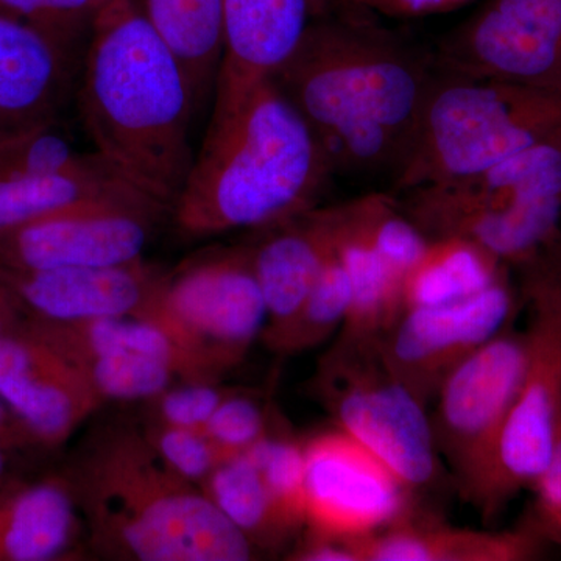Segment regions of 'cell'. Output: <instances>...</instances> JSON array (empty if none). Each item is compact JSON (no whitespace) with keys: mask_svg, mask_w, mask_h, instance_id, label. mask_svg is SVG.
Masks as SVG:
<instances>
[{"mask_svg":"<svg viewBox=\"0 0 561 561\" xmlns=\"http://www.w3.org/2000/svg\"><path fill=\"white\" fill-rule=\"evenodd\" d=\"M438 76L411 44L348 16L313 20L273 77L334 175L397 179Z\"/></svg>","mask_w":561,"mask_h":561,"instance_id":"obj_1","label":"cell"},{"mask_svg":"<svg viewBox=\"0 0 561 561\" xmlns=\"http://www.w3.org/2000/svg\"><path fill=\"white\" fill-rule=\"evenodd\" d=\"M77 102L94 153L172 209L194 162L197 110L180 62L138 0H106L95 13Z\"/></svg>","mask_w":561,"mask_h":561,"instance_id":"obj_2","label":"cell"},{"mask_svg":"<svg viewBox=\"0 0 561 561\" xmlns=\"http://www.w3.org/2000/svg\"><path fill=\"white\" fill-rule=\"evenodd\" d=\"M332 176L309 125L265 80L230 108L213 111L171 213L187 238L264 230L317 208Z\"/></svg>","mask_w":561,"mask_h":561,"instance_id":"obj_3","label":"cell"},{"mask_svg":"<svg viewBox=\"0 0 561 561\" xmlns=\"http://www.w3.org/2000/svg\"><path fill=\"white\" fill-rule=\"evenodd\" d=\"M88 541L125 561H247L254 546L203 490L158 456L142 431L111 427L69 472Z\"/></svg>","mask_w":561,"mask_h":561,"instance_id":"obj_4","label":"cell"},{"mask_svg":"<svg viewBox=\"0 0 561 561\" xmlns=\"http://www.w3.org/2000/svg\"><path fill=\"white\" fill-rule=\"evenodd\" d=\"M402 195L427 238L468 239L523 267L561 241V130L478 175Z\"/></svg>","mask_w":561,"mask_h":561,"instance_id":"obj_5","label":"cell"},{"mask_svg":"<svg viewBox=\"0 0 561 561\" xmlns=\"http://www.w3.org/2000/svg\"><path fill=\"white\" fill-rule=\"evenodd\" d=\"M561 130V95L505 81L438 76L400 192L478 175Z\"/></svg>","mask_w":561,"mask_h":561,"instance_id":"obj_6","label":"cell"},{"mask_svg":"<svg viewBox=\"0 0 561 561\" xmlns=\"http://www.w3.org/2000/svg\"><path fill=\"white\" fill-rule=\"evenodd\" d=\"M529 306L526 370L505 421L489 485L478 511L493 519L531 489L551 457L561 411V241L516 268Z\"/></svg>","mask_w":561,"mask_h":561,"instance_id":"obj_7","label":"cell"},{"mask_svg":"<svg viewBox=\"0 0 561 561\" xmlns=\"http://www.w3.org/2000/svg\"><path fill=\"white\" fill-rule=\"evenodd\" d=\"M139 316L168 331L206 381L238 367L267 324L250 247L219 249L162 273Z\"/></svg>","mask_w":561,"mask_h":561,"instance_id":"obj_8","label":"cell"},{"mask_svg":"<svg viewBox=\"0 0 561 561\" xmlns=\"http://www.w3.org/2000/svg\"><path fill=\"white\" fill-rule=\"evenodd\" d=\"M313 390L337 430L416 493L438 481L440 454L426 404L389 370L378 342L337 339L321 357Z\"/></svg>","mask_w":561,"mask_h":561,"instance_id":"obj_9","label":"cell"},{"mask_svg":"<svg viewBox=\"0 0 561 561\" xmlns=\"http://www.w3.org/2000/svg\"><path fill=\"white\" fill-rule=\"evenodd\" d=\"M526 362L524 334L504 330L457 365L435 393V445L472 507L489 485Z\"/></svg>","mask_w":561,"mask_h":561,"instance_id":"obj_10","label":"cell"},{"mask_svg":"<svg viewBox=\"0 0 561 561\" xmlns=\"http://www.w3.org/2000/svg\"><path fill=\"white\" fill-rule=\"evenodd\" d=\"M168 206L139 191L70 206L0 234L13 268L119 267L142 261Z\"/></svg>","mask_w":561,"mask_h":561,"instance_id":"obj_11","label":"cell"},{"mask_svg":"<svg viewBox=\"0 0 561 561\" xmlns=\"http://www.w3.org/2000/svg\"><path fill=\"white\" fill-rule=\"evenodd\" d=\"M438 65L561 95V0H490L446 36Z\"/></svg>","mask_w":561,"mask_h":561,"instance_id":"obj_12","label":"cell"},{"mask_svg":"<svg viewBox=\"0 0 561 561\" xmlns=\"http://www.w3.org/2000/svg\"><path fill=\"white\" fill-rule=\"evenodd\" d=\"M305 453L308 534L351 540L416 513L415 493L345 432H321Z\"/></svg>","mask_w":561,"mask_h":561,"instance_id":"obj_13","label":"cell"},{"mask_svg":"<svg viewBox=\"0 0 561 561\" xmlns=\"http://www.w3.org/2000/svg\"><path fill=\"white\" fill-rule=\"evenodd\" d=\"M516 306L518 295L505 276L465 300L405 309L378 350L389 370L426 404L457 365L507 330Z\"/></svg>","mask_w":561,"mask_h":561,"instance_id":"obj_14","label":"cell"},{"mask_svg":"<svg viewBox=\"0 0 561 561\" xmlns=\"http://www.w3.org/2000/svg\"><path fill=\"white\" fill-rule=\"evenodd\" d=\"M0 398L33 446L69 440L103 404L80 368L25 327L0 337Z\"/></svg>","mask_w":561,"mask_h":561,"instance_id":"obj_15","label":"cell"},{"mask_svg":"<svg viewBox=\"0 0 561 561\" xmlns=\"http://www.w3.org/2000/svg\"><path fill=\"white\" fill-rule=\"evenodd\" d=\"M161 275L144 260L119 267L33 271L0 264V286L20 301L25 317L54 323L140 313Z\"/></svg>","mask_w":561,"mask_h":561,"instance_id":"obj_16","label":"cell"},{"mask_svg":"<svg viewBox=\"0 0 561 561\" xmlns=\"http://www.w3.org/2000/svg\"><path fill=\"white\" fill-rule=\"evenodd\" d=\"M328 0H224L225 49L214 110L230 108L275 77Z\"/></svg>","mask_w":561,"mask_h":561,"instance_id":"obj_17","label":"cell"},{"mask_svg":"<svg viewBox=\"0 0 561 561\" xmlns=\"http://www.w3.org/2000/svg\"><path fill=\"white\" fill-rule=\"evenodd\" d=\"M264 231L250 254L267 309L261 341L271 346L300 312L334 249L331 208H313Z\"/></svg>","mask_w":561,"mask_h":561,"instance_id":"obj_18","label":"cell"},{"mask_svg":"<svg viewBox=\"0 0 561 561\" xmlns=\"http://www.w3.org/2000/svg\"><path fill=\"white\" fill-rule=\"evenodd\" d=\"M72 88V50L0 10V133L57 122Z\"/></svg>","mask_w":561,"mask_h":561,"instance_id":"obj_19","label":"cell"},{"mask_svg":"<svg viewBox=\"0 0 561 561\" xmlns=\"http://www.w3.org/2000/svg\"><path fill=\"white\" fill-rule=\"evenodd\" d=\"M548 542L530 518L513 530H474L419 513L348 540L357 561H529L540 559Z\"/></svg>","mask_w":561,"mask_h":561,"instance_id":"obj_20","label":"cell"},{"mask_svg":"<svg viewBox=\"0 0 561 561\" xmlns=\"http://www.w3.org/2000/svg\"><path fill=\"white\" fill-rule=\"evenodd\" d=\"M81 534L87 527L69 476L0 486V561L73 559Z\"/></svg>","mask_w":561,"mask_h":561,"instance_id":"obj_21","label":"cell"},{"mask_svg":"<svg viewBox=\"0 0 561 561\" xmlns=\"http://www.w3.org/2000/svg\"><path fill=\"white\" fill-rule=\"evenodd\" d=\"M334 247L348 273L351 306L341 334L345 342L373 343L401 316L402 279L354 227L342 206H332Z\"/></svg>","mask_w":561,"mask_h":561,"instance_id":"obj_22","label":"cell"},{"mask_svg":"<svg viewBox=\"0 0 561 561\" xmlns=\"http://www.w3.org/2000/svg\"><path fill=\"white\" fill-rule=\"evenodd\" d=\"M144 13L190 83L195 110L216 90L225 49L224 0H142Z\"/></svg>","mask_w":561,"mask_h":561,"instance_id":"obj_23","label":"cell"},{"mask_svg":"<svg viewBox=\"0 0 561 561\" xmlns=\"http://www.w3.org/2000/svg\"><path fill=\"white\" fill-rule=\"evenodd\" d=\"M508 265L479 243L435 238L402 280V308L449 305L508 276Z\"/></svg>","mask_w":561,"mask_h":561,"instance_id":"obj_24","label":"cell"},{"mask_svg":"<svg viewBox=\"0 0 561 561\" xmlns=\"http://www.w3.org/2000/svg\"><path fill=\"white\" fill-rule=\"evenodd\" d=\"M131 191L138 190L122 180L95 153L69 171L0 179V234L70 206Z\"/></svg>","mask_w":561,"mask_h":561,"instance_id":"obj_25","label":"cell"},{"mask_svg":"<svg viewBox=\"0 0 561 561\" xmlns=\"http://www.w3.org/2000/svg\"><path fill=\"white\" fill-rule=\"evenodd\" d=\"M201 489L254 549L279 548L295 534L245 453L217 465Z\"/></svg>","mask_w":561,"mask_h":561,"instance_id":"obj_26","label":"cell"},{"mask_svg":"<svg viewBox=\"0 0 561 561\" xmlns=\"http://www.w3.org/2000/svg\"><path fill=\"white\" fill-rule=\"evenodd\" d=\"M341 206L346 219L404 280L431 239L405 214L400 201L393 195L376 192Z\"/></svg>","mask_w":561,"mask_h":561,"instance_id":"obj_27","label":"cell"},{"mask_svg":"<svg viewBox=\"0 0 561 561\" xmlns=\"http://www.w3.org/2000/svg\"><path fill=\"white\" fill-rule=\"evenodd\" d=\"M350 306L348 273L334 247L300 312L268 348L280 354H294L320 345L342 330Z\"/></svg>","mask_w":561,"mask_h":561,"instance_id":"obj_28","label":"cell"},{"mask_svg":"<svg viewBox=\"0 0 561 561\" xmlns=\"http://www.w3.org/2000/svg\"><path fill=\"white\" fill-rule=\"evenodd\" d=\"M72 362L103 402L150 401L184 381L169 362L142 354H105Z\"/></svg>","mask_w":561,"mask_h":561,"instance_id":"obj_29","label":"cell"},{"mask_svg":"<svg viewBox=\"0 0 561 561\" xmlns=\"http://www.w3.org/2000/svg\"><path fill=\"white\" fill-rule=\"evenodd\" d=\"M245 454L260 471L284 522L295 531L305 527V443L268 432Z\"/></svg>","mask_w":561,"mask_h":561,"instance_id":"obj_30","label":"cell"},{"mask_svg":"<svg viewBox=\"0 0 561 561\" xmlns=\"http://www.w3.org/2000/svg\"><path fill=\"white\" fill-rule=\"evenodd\" d=\"M57 128V122L0 133V179L50 175L90 160Z\"/></svg>","mask_w":561,"mask_h":561,"instance_id":"obj_31","label":"cell"},{"mask_svg":"<svg viewBox=\"0 0 561 561\" xmlns=\"http://www.w3.org/2000/svg\"><path fill=\"white\" fill-rule=\"evenodd\" d=\"M154 451L184 481L202 486L225 459L205 431L183 430L153 423L142 431Z\"/></svg>","mask_w":561,"mask_h":561,"instance_id":"obj_32","label":"cell"},{"mask_svg":"<svg viewBox=\"0 0 561 561\" xmlns=\"http://www.w3.org/2000/svg\"><path fill=\"white\" fill-rule=\"evenodd\" d=\"M268 432L267 413L261 402L242 393H228L205 427V434L227 460L249 451Z\"/></svg>","mask_w":561,"mask_h":561,"instance_id":"obj_33","label":"cell"},{"mask_svg":"<svg viewBox=\"0 0 561 561\" xmlns=\"http://www.w3.org/2000/svg\"><path fill=\"white\" fill-rule=\"evenodd\" d=\"M101 0H0V10L28 22L72 50L101 9Z\"/></svg>","mask_w":561,"mask_h":561,"instance_id":"obj_34","label":"cell"},{"mask_svg":"<svg viewBox=\"0 0 561 561\" xmlns=\"http://www.w3.org/2000/svg\"><path fill=\"white\" fill-rule=\"evenodd\" d=\"M216 381H181L150 400L151 421L183 430L205 431L227 397Z\"/></svg>","mask_w":561,"mask_h":561,"instance_id":"obj_35","label":"cell"},{"mask_svg":"<svg viewBox=\"0 0 561 561\" xmlns=\"http://www.w3.org/2000/svg\"><path fill=\"white\" fill-rule=\"evenodd\" d=\"M534 512L529 516L542 537L561 546V411L551 457L535 485Z\"/></svg>","mask_w":561,"mask_h":561,"instance_id":"obj_36","label":"cell"},{"mask_svg":"<svg viewBox=\"0 0 561 561\" xmlns=\"http://www.w3.org/2000/svg\"><path fill=\"white\" fill-rule=\"evenodd\" d=\"M356 9L394 20L435 16L470 5L474 0H348Z\"/></svg>","mask_w":561,"mask_h":561,"instance_id":"obj_37","label":"cell"},{"mask_svg":"<svg viewBox=\"0 0 561 561\" xmlns=\"http://www.w3.org/2000/svg\"><path fill=\"white\" fill-rule=\"evenodd\" d=\"M290 560L298 561H357L348 540L319 537L306 534L305 541L290 553Z\"/></svg>","mask_w":561,"mask_h":561,"instance_id":"obj_38","label":"cell"},{"mask_svg":"<svg viewBox=\"0 0 561 561\" xmlns=\"http://www.w3.org/2000/svg\"><path fill=\"white\" fill-rule=\"evenodd\" d=\"M25 312L11 291L0 286V337L16 330L24 321Z\"/></svg>","mask_w":561,"mask_h":561,"instance_id":"obj_39","label":"cell"},{"mask_svg":"<svg viewBox=\"0 0 561 561\" xmlns=\"http://www.w3.org/2000/svg\"><path fill=\"white\" fill-rule=\"evenodd\" d=\"M0 438L11 443L14 448L32 445V442L28 440L27 434L22 430L18 420L14 419L9 405L5 404V401H3L2 398H0Z\"/></svg>","mask_w":561,"mask_h":561,"instance_id":"obj_40","label":"cell"},{"mask_svg":"<svg viewBox=\"0 0 561 561\" xmlns=\"http://www.w3.org/2000/svg\"><path fill=\"white\" fill-rule=\"evenodd\" d=\"M13 449L14 446L11 443L0 438V486L5 485L10 481L9 463L10 454Z\"/></svg>","mask_w":561,"mask_h":561,"instance_id":"obj_41","label":"cell"},{"mask_svg":"<svg viewBox=\"0 0 561 561\" xmlns=\"http://www.w3.org/2000/svg\"><path fill=\"white\" fill-rule=\"evenodd\" d=\"M101 2H102V3H103V2H106V0H101Z\"/></svg>","mask_w":561,"mask_h":561,"instance_id":"obj_42","label":"cell"}]
</instances>
